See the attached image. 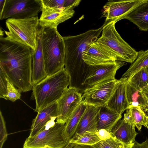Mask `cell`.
Here are the masks:
<instances>
[{
  "label": "cell",
  "mask_w": 148,
  "mask_h": 148,
  "mask_svg": "<svg viewBox=\"0 0 148 148\" xmlns=\"http://www.w3.org/2000/svg\"><path fill=\"white\" fill-rule=\"evenodd\" d=\"M32 50L28 47L0 36V67L21 92L32 90Z\"/></svg>",
  "instance_id": "6da1fadb"
},
{
  "label": "cell",
  "mask_w": 148,
  "mask_h": 148,
  "mask_svg": "<svg viewBox=\"0 0 148 148\" xmlns=\"http://www.w3.org/2000/svg\"><path fill=\"white\" fill-rule=\"evenodd\" d=\"M103 25L74 36L63 37L65 47L64 68L70 77L69 86L80 88L84 86L89 66L83 59V52L99 38Z\"/></svg>",
  "instance_id": "7a4b0ae2"
},
{
  "label": "cell",
  "mask_w": 148,
  "mask_h": 148,
  "mask_svg": "<svg viewBox=\"0 0 148 148\" xmlns=\"http://www.w3.org/2000/svg\"><path fill=\"white\" fill-rule=\"evenodd\" d=\"M70 84V76L64 67L34 85L32 97L35 101V110L38 112L57 101L69 88Z\"/></svg>",
  "instance_id": "3957f363"
},
{
  "label": "cell",
  "mask_w": 148,
  "mask_h": 148,
  "mask_svg": "<svg viewBox=\"0 0 148 148\" xmlns=\"http://www.w3.org/2000/svg\"><path fill=\"white\" fill-rule=\"evenodd\" d=\"M42 45L47 76H49L64 67L65 47L62 37L57 28L43 27Z\"/></svg>",
  "instance_id": "277c9868"
},
{
  "label": "cell",
  "mask_w": 148,
  "mask_h": 148,
  "mask_svg": "<svg viewBox=\"0 0 148 148\" xmlns=\"http://www.w3.org/2000/svg\"><path fill=\"white\" fill-rule=\"evenodd\" d=\"M115 24L111 22L103 26L101 36L95 43L117 61L132 63L136 59L138 52L121 38L116 29Z\"/></svg>",
  "instance_id": "5b68a950"
},
{
  "label": "cell",
  "mask_w": 148,
  "mask_h": 148,
  "mask_svg": "<svg viewBox=\"0 0 148 148\" xmlns=\"http://www.w3.org/2000/svg\"><path fill=\"white\" fill-rule=\"evenodd\" d=\"M9 31H5L9 39L26 45L35 51L36 34L39 25L37 16L25 19L9 18L5 21Z\"/></svg>",
  "instance_id": "8992f818"
},
{
  "label": "cell",
  "mask_w": 148,
  "mask_h": 148,
  "mask_svg": "<svg viewBox=\"0 0 148 148\" xmlns=\"http://www.w3.org/2000/svg\"><path fill=\"white\" fill-rule=\"evenodd\" d=\"M64 125L56 122L32 137L25 140L23 148H65Z\"/></svg>",
  "instance_id": "52a82bcc"
},
{
  "label": "cell",
  "mask_w": 148,
  "mask_h": 148,
  "mask_svg": "<svg viewBox=\"0 0 148 148\" xmlns=\"http://www.w3.org/2000/svg\"><path fill=\"white\" fill-rule=\"evenodd\" d=\"M42 9L41 0H5L0 12V19L36 17Z\"/></svg>",
  "instance_id": "ba28073f"
},
{
  "label": "cell",
  "mask_w": 148,
  "mask_h": 148,
  "mask_svg": "<svg viewBox=\"0 0 148 148\" xmlns=\"http://www.w3.org/2000/svg\"><path fill=\"white\" fill-rule=\"evenodd\" d=\"M119 82L115 78L110 79L85 89L82 93V101L96 107L106 105Z\"/></svg>",
  "instance_id": "9c48e42d"
},
{
  "label": "cell",
  "mask_w": 148,
  "mask_h": 148,
  "mask_svg": "<svg viewBox=\"0 0 148 148\" xmlns=\"http://www.w3.org/2000/svg\"><path fill=\"white\" fill-rule=\"evenodd\" d=\"M80 90L69 86L57 100L58 116L56 122L65 124L68 119L83 101Z\"/></svg>",
  "instance_id": "30bf717a"
},
{
  "label": "cell",
  "mask_w": 148,
  "mask_h": 148,
  "mask_svg": "<svg viewBox=\"0 0 148 148\" xmlns=\"http://www.w3.org/2000/svg\"><path fill=\"white\" fill-rule=\"evenodd\" d=\"M144 0H108L103 7V17L106 18L103 26L117 21L126 16Z\"/></svg>",
  "instance_id": "8fae6325"
},
{
  "label": "cell",
  "mask_w": 148,
  "mask_h": 148,
  "mask_svg": "<svg viewBox=\"0 0 148 148\" xmlns=\"http://www.w3.org/2000/svg\"><path fill=\"white\" fill-rule=\"evenodd\" d=\"M125 62L117 61L112 64L89 66L84 83L85 89L105 80L115 78L117 71Z\"/></svg>",
  "instance_id": "7c38bea8"
},
{
  "label": "cell",
  "mask_w": 148,
  "mask_h": 148,
  "mask_svg": "<svg viewBox=\"0 0 148 148\" xmlns=\"http://www.w3.org/2000/svg\"><path fill=\"white\" fill-rule=\"evenodd\" d=\"M80 0L69 6L57 9L42 8L39 18V24L43 27L49 26L57 28L58 25L72 17L75 13L74 8L78 6Z\"/></svg>",
  "instance_id": "4fadbf2b"
},
{
  "label": "cell",
  "mask_w": 148,
  "mask_h": 148,
  "mask_svg": "<svg viewBox=\"0 0 148 148\" xmlns=\"http://www.w3.org/2000/svg\"><path fill=\"white\" fill-rule=\"evenodd\" d=\"M43 27L39 24L36 34V49L35 51L32 50V79L33 86L47 76L42 45Z\"/></svg>",
  "instance_id": "5bb4252c"
},
{
  "label": "cell",
  "mask_w": 148,
  "mask_h": 148,
  "mask_svg": "<svg viewBox=\"0 0 148 148\" xmlns=\"http://www.w3.org/2000/svg\"><path fill=\"white\" fill-rule=\"evenodd\" d=\"M58 116L57 101L54 102L42 108L38 112L33 119L28 137L34 136L39 132L48 128L50 123H55Z\"/></svg>",
  "instance_id": "9a60e30c"
},
{
  "label": "cell",
  "mask_w": 148,
  "mask_h": 148,
  "mask_svg": "<svg viewBox=\"0 0 148 148\" xmlns=\"http://www.w3.org/2000/svg\"><path fill=\"white\" fill-rule=\"evenodd\" d=\"M101 108V107L87 105L74 135L69 140L76 139L86 132L96 133L97 131V127Z\"/></svg>",
  "instance_id": "2e32d148"
},
{
  "label": "cell",
  "mask_w": 148,
  "mask_h": 148,
  "mask_svg": "<svg viewBox=\"0 0 148 148\" xmlns=\"http://www.w3.org/2000/svg\"><path fill=\"white\" fill-rule=\"evenodd\" d=\"M83 59L89 66L112 64L118 61L115 57L95 42L90 44L83 52Z\"/></svg>",
  "instance_id": "e0dca14e"
},
{
  "label": "cell",
  "mask_w": 148,
  "mask_h": 148,
  "mask_svg": "<svg viewBox=\"0 0 148 148\" xmlns=\"http://www.w3.org/2000/svg\"><path fill=\"white\" fill-rule=\"evenodd\" d=\"M127 81L121 78L116 88L105 105L110 110L122 114L129 104L126 94Z\"/></svg>",
  "instance_id": "ac0fdd59"
},
{
  "label": "cell",
  "mask_w": 148,
  "mask_h": 148,
  "mask_svg": "<svg viewBox=\"0 0 148 148\" xmlns=\"http://www.w3.org/2000/svg\"><path fill=\"white\" fill-rule=\"evenodd\" d=\"M135 126L126 122L123 118L120 120L110 132L111 136L127 145L133 143L138 133L135 130Z\"/></svg>",
  "instance_id": "d6986e66"
},
{
  "label": "cell",
  "mask_w": 148,
  "mask_h": 148,
  "mask_svg": "<svg viewBox=\"0 0 148 148\" xmlns=\"http://www.w3.org/2000/svg\"><path fill=\"white\" fill-rule=\"evenodd\" d=\"M124 19L136 25L141 31L148 30V0L142 3L129 13Z\"/></svg>",
  "instance_id": "ffe728a7"
},
{
  "label": "cell",
  "mask_w": 148,
  "mask_h": 148,
  "mask_svg": "<svg viewBox=\"0 0 148 148\" xmlns=\"http://www.w3.org/2000/svg\"><path fill=\"white\" fill-rule=\"evenodd\" d=\"M122 117V114L110 110L106 106L101 107L98 123L97 131L103 129L110 132Z\"/></svg>",
  "instance_id": "44dd1931"
},
{
  "label": "cell",
  "mask_w": 148,
  "mask_h": 148,
  "mask_svg": "<svg viewBox=\"0 0 148 148\" xmlns=\"http://www.w3.org/2000/svg\"><path fill=\"white\" fill-rule=\"evenodd\" d=\"M83 101L77 107L67 120L64 125L66 142L68 143L74 135L78 125L87 106Z\"/></svg>",
  "instance_id": "7402d4cb"
},
{
  "label": "cell",
  "mask_w": 148,
  "mask_h": 148,
  "mask_svg": "<svg viewBox=\"0 0 148 148\" xmlns=\"http://www.w3.org/2000/svg\"><path fill=\"white\" fill-rule=\"evenodd\" d=\"M138 53L136 59L121 77L127 81L139 71L148 67V49L140 50Z\"/></svg>",
  "instance_id": "603a6c76"
},
{
  "label": "cell",
  "mask_w": 148,
  "mask_h": 148,
  "mask_svg": "<svg viewBox=\"0 0 148 148\" xmlns=\"http://www.w3.org/2000/svg\"><path fill=\"white\" fill-rule=\"evenodd\" d=\"M127 109L130 110L127 116L128 123L136 127L139 131L140 130L142 125L146 127L147 117L140 107L129 106Z\"/></svg>",
  "instance_id": "cb8c5ba5"
},
{
  "label": "cell",
  "mask_w": 148,
  "mask_h": 148,
  "mask_svg": "<svg viewBox=\"0 0 148 148\" xmlns=\"http://www.w3.org/2000/svg\"><path fill=\"white\" fill-rule=\"evenodd\" d=\"M126 94L129 106H146L147 101L143 96L141 90H139L127 82Z\"/></svg>",
  "instance_id": "d4e9b609"
},
{
  "label": "cell",
  "mask_w": 148,
  "mask_h": 148,
  "mask_svg": "<svg viewBox=\"0 0 148 148\" xmlns=\"http://www.w3.org/2000/svg\"><path fill=\"white\" fill-rule=\"evenodd\" d=\"M127 82L139 90L148 86V67L139 71Z\"/></svg>",
  "instance_id": "484cf974"
},
{
  "label": "cell",
  "mask_w": 148,
  "mask_h": 148,
  "mask_svg": "<svg viewBox=\"0 0 148 148\" xmlns=\"http://www.w3.org/2000/svg\"><path fill=\"white\" fill-rule=\"evenodd\" d=\"M100 140L96 133L87 131L76 139L69 140V143L93 145Z\"/></svg>",
  "instance_id": "4316f807"
},
{
  "label": "cell",
  "mask_w": 148,
  "mask_h": 148,
  "mask_svg": "<svg viewBox=\"0 0 148 148\" xmlns=\"http://www.w3.org/2000/svg\"><path fill=\"white\" fill-rule=\"evenodd\" d=\"M133 145L134 143L130 145L126 144L116 138L111 136L92 146L95 148H131Z\"/></svg>",
  "instance_id": "83f0119b"
},
{
  "label": "cell",
  "mask_w": 148,
  "mask_h": 148,
  "mask_svg": "<svg viewBox=\"0 0 148 148\" xmlns=\"http://www.w3.org/2000/svg\"><path fill=\"white\" fill-rule=\"evenodd\" d=\"M8 81L7 100H9L14 102L20 99L21 92L14 85L8 78Z\"/></svg>",
  "instance_id": "f1b7e54d"
},
{
  "label": "cell",
  "mask_w": 148,
  "mask_h": 148,
  "mask_svg": "<svg viewBox=\"0 0 148 148\" xmlns=\"http://www.w3.org/2000/svg\"><path fill=\"white\" fill-rule=\"evenodd\" d=\"M8 79L3 70L0 67V98L6 100Z\"/></svg>",
  "instance_id": "f546056e"
},
{
  "label": "cell",
  "mask_w": 148,
  "mask_h": 148,
  "mask_svg": "<svg viewBox=\"0 0 148 148\" xmlns=\"http://www.w3.org/2000/svg\"><path fill=\"white\" fill-rule=\"evenodd\" d=\"M65 0H41L42 8L57 9L64 7Z\"/></svg>",
  "instance_id": "4dcf8cb0"
},
{
  "label": "cell",
  "mask_w": 148,
  "mask_h": 148,
  "mask_svg": "<svg viewBox=\"0 0 148 148\" xmlns=\"http://www.w3.org/2000/svg\"><path fill=\"white\" fill-rule=\"evenodd\" d=\"M8 133L5 123L1 111H0V148H2L3 145L7 140Z\"/></svg>",
  "instance_id": "1f68e13d"
},
{
  "label": "cell",
  "mask_w": 148,
  "mask_h": 148,
  "mask_svg": "<svg viewBox=\"0 0 148 148\" xmlns=\"http://www.w3.org/2000/svg\"><path fill=\"white\" fill-rule=\"evenodd\" d=\"M96 133L101 140H105L111 136L110 133L105 129H101Z\"/></svg>",
  "instance_id": "d6a6232c"
},
{
  "label": "cell",
  "mask_w": 148,
  "mask_h": 148,
  "mask_svg": "<svg viewBox=\"0 0 148 148\" xmlns=\"http://www.w3.org/2000/svg\"><path fill=\"white\" fill-rule=\"evenodd\" d=\"M131 148H148V139L147 138L144 142L141 143L135 140Z\"/></svg>",
  "instance_id": "836d02e7"
},
{
  "label": "cell",
  "mask_w": 148,
  "mask_h": 148,
  "mask_svg": "<svg viewBox=\"0 0 148 148\" xmlns=\"http://www.w3.org/2000/svg\"><path fill=\"white\" fill-rule=\"evenodd\" d=\"M65 148H95L92 145L69 143Z\"/></svg>",
  "instance_id": "e575fe53"
},
{
  "label": "cell",
  "mask_w": 148,
  "mask_h": 148,
  "mask_svg": "<svg viewBox=\"0 0 148 148\" xmlns=\"http://www.w3.org/2000/svg\"><path fill=\"white\" fill-rule=\"evenodd\" d=\"M141 91L144 97L148 102V86L142 88Z\"/></svg>",
  "instance_id": "d590c367"
},
{
  "label": "cell",
  "mask_w": 148,
  "mask_h": 148,
  "mask_svg": "<svg viewBox=\"0 0 148 148\" xmlns=\"http://www.w3.org/2000/svg\"><path fill=\"white\" fill-rule=\"evenodd\" d=\"M76 0H65L64 7H66L70 6L74 3Z\"/></svg>",
  "instance_id": "8d00e7d4"
},
{
  "label": "cell",
  "mask_w": 148,
  "mask_h": 148,
  "mask_svg": "<svg viewBox=\"0 0 148 148\" xmlns=\"http://www.w3.org/2000/svg\"><path fill=\"white\" fill-rule=\"evenodd\" d=\"M5 0H0V12L2 10L5 3Z\"/></svg>",
  "instance_id": "74e56055"
},
{
  "label": "cell",
  "mask_w": 148,
  "mask_h": 148,
  "mask_svg": "<svg viewBox=\"0 0 148 148\" xmlns=\"http://www.w3.org/2000/svg\"><path fill=\"white\" fill-rule=\"evenodd\" d=\"M145 111L147 117V122L146 125V127L148 130V110L146 109H143Z\"/></svg>",
  "instance_id": "f35d334b"
},
{
  "label": "cell",
  "mask_w": 148,
  "mask_h": 148,
  "mask_svg": "<svg viewBox=\"0 0 148 148\" xmlns=\"http://www.w3.org/2000/svg\"><path fill=\"white\" fill-rule=\"evenodd\" d=\"M143 109H146L148 110V102L147 103L146 105V106L143 108H142Z\"/></svg>",
  "instance_id": "ab89813d"
},
{
  "label": "cell",
  "mask_w": 148,
  "mask_h": 148,
  "mask_svg": "<svg viewBox=\"0 0 148 148\" xmlns=\"http://www.w3.org/2000/svg\"><path fill=\"white\" fill-rule=\"evenodd\" d=\"M3 32L1 30V29L0 30V35L1 36H3Z\"/></svg>",
  "instance_id": "60d3db41"
}]
</instances>
